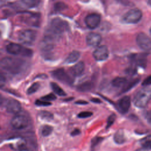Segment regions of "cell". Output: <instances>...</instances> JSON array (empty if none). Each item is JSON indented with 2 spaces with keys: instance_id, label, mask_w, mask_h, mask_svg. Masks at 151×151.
I'll list each match as a JSON object with an SVG mask.
<instances>
[{
  "instance_id": "obj_36",
  "label": "cell",
  "mask_w": 151,
  "mask_h": 151,
  "mask_svg": "<svg viewBox=\"0 0 151 151\" xmlns=\"http://www.w3.org/2000/svg\"><path fill=\"white\" fill-rule=\"evenodd\" d=\"M151 85V75L147 77L142 83V86H147Z\"/></svg>"
},
{
  "instance_id": "obj_33",
  "label": "cell",
  "mask_w": 151,
  "mask_h": 151,
  "mask_svg": "<svg viewBox=\"0 0 151 151\" xmlns=\"http://www.w3.org/2000/svg\"><path fill=\"white\" fill-rule=\"evenodd\" d=\"M42 100H45V101H52V100H54L56 99V96L52 94V93H50L47 95H45L43 97H42Z\"/></svg>"
},
{
  "instance_id": "obj_38",
  "label": "cell",
  "mask_w": 151,
  "mask_h": 151,
  "mask_svg": "<svg viewBox=\"0 0 151 151\" xmlns=\"http://www.w3.org/2000/svg\"><path fill=\"white\" fill-rule=\"evenodd\" d=\"M80 133V131L78 129H74V130H73L71 133V135L73 136H77L78 134H79Z\"/></svg>"
},
{
  "instance_id": "obj_18",
  "label": "cell",
  "mask_w": 151,
  "mask_h": 151,
  "mask_svg": "<svg viewBox=\"0 0 151 151\" xmlns=\"http://www.w3.org/2000/svg\"><path fill=\"white\" fill-rule=\"evenodd\" d=\"M114 141L116 143L120 145L123 144L126 142V136L124 135V133L122 130H117L113 137Z\"/></svg>"
},
{
  "instance_id": "obj_25",
  "label": "cell",
  "mask_w": 151,
  "mask_h": 151,
  "mask_svg": "<svg viewBox=\"0 0 151 151\" xmlns=\"http://www.w3.org/2000/svg\"><path fill=\"white\" fill-rule=\"evenodd\" d=\"M38 0H21L22 4L28 8L36 6L38 4Z\"/></svg>"
},
{
  "instance_id": "obj_3",
  "label": "cell",
  "mask_w": 151,
  "mask_h": 151,
  "mask_svg": "<svg viewBox=\"0 0 151 151\" xmlns=\"http://www.w3.org/2000/svg\"><path fill=\"white\" fill-rule=\"evenodd\" d=\"M151 99V89L143 88L138 91L133 99L134 106L138 108L145 107Z\"/></svg>"
},
{
  "instance_id": "obj_11",
  "label": "cell",
  "mask_w": 151,
  "mask_h": 151,
  "mask_svg": "<svg viewBox=\"0 0 151 151\" xmlns=\"http://www.w3.org/2000/svg\"><path fill=\"white\" fill-rule=\"evenodd\" d=\"M55 40V38L51 36L45 35L40 44V48L41 50L45 53L49 52L54 48Z\"/></svg>"
},
{
  "instance_id": "obj_26",
  "label": "cell",
  "mask_w": 151,
  "mask_h": 151,
  "mask_svg": "<svg viewBox=\"0 0 151 151\" xmlns=\"http://www.w3.org/2000/svg\"><path fill=\"white\" fill-rule=\"evenodd\" d=\"M53 127L50 125H44L41 128V134L43 136H49L52 132Z\"/></svg>"
},
{
  "instance_id": "obj_27",
  "label": "cell",
  "mask_w": 151,
  "mask_h": 151,
  "mask_svg": "<svg viewBox=\"0 0 151 151\" xmlns=\"http://www.w3.org/2000/svg\"><path fill=\"white\" fill-rule=\"evenodd\" d=\"M140 143L142 147H144L148 150L151 149V137H146V138L143 139L141 140Z\"/></svg>"
},
{
  "instance_id": "obj_10",
  "label": "cell",
  "mask_w": 151,
  "mask_h": 151,
  "mask_svg": "<svg viewBox=\"0 0 151 151\" xmlns=\"http://www.w3.org/2000/svg\"><path fill=\"white\" fill-rule=\"evenodd\" d=\"M51 74L54 78L64 83L67 84H71L73 83V79L63 68H58L53 71Z\"/></svg>"
},
{
  "instance_id": "obj_16",
  "label": "cell",
  "mask_w": 151,
  "mask_h": 151,
  "mask_svg": "<svg viewBox=\"0 0 151 151\" xmlns=\"http://www.w3.org/2000/svg\"><path fill=\"white\" fill-rule=\"evenodd\" d=\"M131 104V100L129 96H126L121 98L118 101L117 106L119 110L122 113H127Z\"/></svg>"
},
{
  "instance_id": "obj_35",
  "label": "cell",
  "mask_w": 151,
  "mask_h": 151,
  "mask_svg": "<svg viewBox=\"0 0 151 151\" xmlns=\"http://www.w3.org/2000/svg\"><path fill=\"white\" fill-rule=\"evenodd\" d=\"M144 116L148 123H149L151 125V110L146 111L145 113Z\"/></svg>"
},
{
  "instance_id": "obj_17",
  "label": "cell",
  "mask_w": 151,
  "mask_h": 151,
  "mask_svg": "<svg viewBox=\"0 0 151 151\" xmlns=\"http://www.w3.org/2000/svg\"><path fill=\"white\" fill-rule=\"evenodd\" d=\"M84 63L83 61H80L70 68V72L75 77L80 76L83 74L84 70Z\"/></svg>"
},
{
  "instance_id": "obj_20",
  "label": "cell",
  "mask_w": 151,
  "mask_h": 151,
  "mask_svg": "<svg viewBox=\"0 0 151 151\" xmlns=\"http://www.w3.org/2000/svg\"><path fill=\"white\" fill-rule=\"evenodd\" d=\"M93 84L90 81H86L79 84L77 86V89L78 91L81 92H87L91 90L93 88Z\"/></svg>"
},
{
  "instance_id": "obj_6",
  "label": "cell",
  "mask_w": 151,
  "mask_h": 151,
  "mask_svg": "<svg viewBox=\"0 0 151 151\" xmlns=\"http://www.w3.org/2000/svg\"><path fill=\"white\" fill-rule=\"evenodd\" d=\"M37 32L32 29H25L21 31L18 35V40L24 45H31L35 41Z\"/></svg>"
},
{
  "instance_id": "obj_23",
  "label": "cell",
  "mask_w": 151,
  "mask_h": 151,
  "mask_svg": "<svg viewBox=\"0 0 151 151\" xmlns=\"http://www.w3.org/2000/svg\"><path fill=\"white\" fill-rule=\"evenodd\" d=\"M139 81V79H134L133 80L129 82H127L125 84V85L123 87L122 92V93H125L130 90L131 88H132L133 87H134Z\"/></svg>"
},
{
  "instance_id": "obj_45",
  "label": "cell",
  "mask_w": 151,
  "mask_h": 151,
  "mask_svg": "<svg viewBox=\"0 0 151 151\" xmlns=\"http://www.w3.org/2000/svg\"><path fill=\"white\" fill-rule=\"evenodd\" d=\"M149 33H150V35H151V27H150V29H149Z\"/></svg>"
},
{
  "instance_id": "obj_43",
  "label": "cell",
  "mask_w": 151,
  "mask_h": 151,
  "mask_svg": "<svg viewBox=\"0 0 151 151\" xmlns=\"http://www.w3.org/2000/svg\"><path fill=\"white\" fill-rule=\"evenodd\" d=\"M148 4L149 5L151 6V0H148Z\"/></svg>"
},
{
  "instance_id": "obj_24",
  "label": "cell",
  "mask_w": 151,
  "mask_h": 151,
  "mask_svg": "<svg viewBox=\"0 0 151 151\" xmlns=\"http://www.w3.org/2000/svg\"><path fill=\"white\" fill-rule=\"evenodd\" d=\"M104 139L102 137H95L91 141V150L92 151L96 150V149L100 146L103 140Z\"/></svg>"
},
{
  "instance_id": "obj_32",
  "label": "cell",
  "mask_w": 151,
  "mask_h": 151,
  "mask_svg": "<svg viewBox=\"0 0 151 151\" xmlns=\"http://www.w3.org/2000/svg\"><path fill=\"white\" fill-rule=\"evenodd\" d=\"M35 104L38 106H48L51 104V103L50 101H45L43 100H37L35 101Z\"/></svg>"
},
{
  "instance_id": "obj_34",
  "label": "cell",
  "mask_w": 151,
  "mask_h": 151,
  "mask_svg": "<svg viewBox=\"0 0 151 151\" xmlns=\"http://www.w3.org/2000/svg\"><path fill=\"white\" fill-rule=\"evenodd\" d=\"M92 114L93 113L90 111H82L78 113L77 116L79 118H87V117H90Z\"/></svg>"
},
{
  "instance_id": "obj_40",
  "label": "cell",
  "mask_w": 151,
  "mask_h": 151,
  "mask_svg": "<svg viewBox=\"0 0 151 151\" xmlns=\"http://www.w3.org/2000/svg\"><path fill=\"white\" fill-rule=\"evenodd\" d=\"M91 101L93 103H101V100L99 99H97V98H94V99H91Z\"/></svg>"
},
{
  "instance_id": "obj_30",
  "label": "cell",
  "mask_w": 151,
  "mask_h": 151,
  "mask_svg": "<svg viewBox=\"0 0 151 151\" xmlns=\"http://www.w3.org/2000/svg\"><path fill=\"white\" fill-rule=\"evenodd\" d=\"M67 8L66 4L63 2H58L54 4V9L55 11H61Z\"/></svg>"
},
{
  "instance_id": "obj_22",
  "label": "cell",
  "mask_w": 151,
  "mask_h": 151,
  "mask_svg": "<svg viewBox=\"0 0 151 151\" xmlns=\"http://www.w3.org/2000/svg\"><path fill=\"white\" fill-rule=\"evenodd\" d=\"M51 87L54 91V92L60 96H66L65 92L55 83H51Z\"/></svg>"
},
{
  "instance_id": "obj_2",
  "label": "cell",
  "mask_w": 151,
  "mask_h": 151,
  "mask_svg": "<svg viewBox=\"0 0 151 151\" xmlns=\"http://www.w3.org/2000/svg\"><path fill=\"white\" fill-rule=\"evenodd\" d=\"M67 27V23L65 21L59 18H55L51 20L45 35L56 39L66 29Z\"/></svg>"
},
{
  "instance_id": "obj_28",
  "label": "cell",
  "mask_w": 151,
  "mask_h": 151,
  "mask_svg": "<svg viewBox=\"0 0 151 151\" xmlns=\"http://www.w3.org/2000/svg\"><path fill=\"white\" fill-rule=\"evenodd\" d=\"M39 116L42 119L45 120L49 121L53 119L52 114L50 112H48L47 111H42L40 112Z\"/></svg>"
},
{
  "instance_id": "obj_1",
  "label": "cell",
  "mask_w": 151,
  "mask_h": 151,
  "mask_svg": "<svg viewBox=\"0 0 151 151\" xmlns=\"http://www.w3.org/2000/svg\"><path fill=\"white\" fill-rule=\"evenodd\" d=\"M27 63L18 58L6 57L3 58L1 61V67L5 72L16 75L21 73L25 68Z\"/></svg>"
},
{
  "instance_id": "obj_4",
  "label": "cell",
  "mask_w": 151,
  "mask_h": 151,
  "mask_svg": "<svg viewBox=\"0 0 151 151\" xmlns=\"http://www.w3.org/2000/svg\"><path fill=\"white\" fill-rule=\"evenodd\" d=\"M6 51L12 55H22L25 57H30L32 54L31 50L14 42L8 44L6 46Z\"/></svg>"
},
{
  "instance_id": "obj_7",
  "label": "cell",
  "mask_w": 151,
  "mask_h": 151,
  "mask_svg": "<svg viewBox=\"0 0 151 151\" xmlns=\"http://www.w3.org/2000/svg\"><path fill=\"white\" fill-rule=\"evenodd\" d=\"M11 126L16 130H21L26 128L28 125V120L24 115L16 114L11 120Z\"/></svg>"
},
{
  "instance_id": "obj_29",
  "label": "cell",
  "mask_w": 151,
  "mask_h": 151,
  "mask_svg": "<svg viewBox=\"0 0 151 151\" xmlns=\"http://www.w3.org/2000/svg\"><path fill=\"white\" fill-rule=\"evenodd\" d=\"M40 87V84L38 83H33L27 90V94H31L35 93Z\"/></svg>"
},
{
  "instance_id": "obj_19",
  "label": "cell",
  "mask_w": 151,
  "mask_h": 151,
  "mask_svg": "<svg viewBox=\"0 0 151 151\" xmlns=\"http://www.w3.org/2000/svg\"><path fill=\"white\" fill-rule=\"evenodd\" d=\"M80 56V54L77 51H72L66 58L65 63L67 64H71L76 62Z\"/></svg>"
},
{
  "instance_id": "obj_31",
  "label": "cell",
  "mask_w": 151,
  "mask_h": 151,
  "mask_svg": "<svg viewBox=\"0 0 151 151\" xmlns=\"http://www.w3.org/2000/svg\"><path fill=\"white\" fill-rule=\"evenodd\" d=\"M116 118V116L115 114H111L110 115L107 119V125H106V129L109 128L114 122Z\"/></svg>"
},
{
  "instance_id": "obj_39",
  "label": "cell",
  "mask_w": 151,
  "mask_h": 151,
  "mask_svg": "<svg viewBox=\"0 0 151 151\" xmlns=\"http://www.w3.org/2000/svg\"><path fill=\"white\" fill-rule=\"evenodd\" d=\"M88 103L84 100H78L76 102V104H87Z\"/></svg>"
},
{
  "instance_id": "obj_9",
  "label": "cell",
  "mask_w": 151,
  "mask_h": 151,
  "mask_svg": "<svg viewBox=\"0 0 151 151\" xmlns=\"http://www.w3.org/2000/svg\"><path fill=\"white\" fill-rule=\"evenodd\" d=\"M84 21L86 26L88 28L93 29L99 25L101 21V17L98 14L92 13L87 15Z\"/></svg>"
},
{
  "instance_id": "obj_12",
  "label": "cell",
  "mask_w": 151,
  "mask_h": 151,
  "mask_svg": "<svg viewBox=\"0 0 151 151\" xmlns=\"http://www.w3.org/2000/svg\"><path fill=\"white\" fill-rule=\"evenodd\" d=\"M5 108L8 113L18 114V113H19L21 110V105L18 100L11 99L6 101Z\"/></svg>"
},
{
  "instance_id": "obj_21",
  "label": "cell",
  "mask_w": 151,
  "mask_h": 151,
  "mask_svg": "<svg viewBox=\"0 0 151 151\" xmlns=\"http://www.w3.org/2000/svg\"><path fill=\"white\" fill-rule=\"evenodd\" d=\"M126 83H127V80L126 78L119 77L114 78L112 80L111 84L113 87H123Z\"/></svg>"
},
{
  "instance_id": "obj_42",
  "label": "cell",
  "mask_w": 151,
  "mask_h": 151,
  "mask_svg": "<svg viewBox=\"0 0 151 151\" xmlns=\"http://www.w3.org/2000/svg\"><path fill=\"white\" fill-rule=\"evenodd\" d=\"M19 151H33V150H31V149H29V148L25 147V148H24V149H21V150H19Z\"/></svg>"
},
{
  "instance_id": "obj_15",
  "label": "cell",
  "mask_w": 151,
  "mask_h": 151,
  "mask_svg": "<svg viewBox=\"0 0 151 151\" xmlns=\"http://www.w3.org/2000/svg\"><path fill=\"white\" fill-rule=\"evenodd\" d=\"M101 41V35L96 32H90L86 37V42L88 46L96 47Z\"/></svg>"
},
{
  "instance_id": "obj_37",
  "label": "cell",
  "mask_w": 151,
  "mask_h": 151,
  "mask_svg": "<svg viewBox=\"0 0 151 151\" xmlns=\"http://www.w3.org/2000/svg\"><path fill=\"white\" fill-rule=\"evenodd\" d=\"M5 83V76L1 73V78H0V84H1V87H2L3 86Z\"/></svg>"
},
{
  "instance_id": "obj_5",
  "label": "cell",
  "mask_w": 151,
  "mask_h": 151,
  "mask_svg": "<svg viewBox=\"0 0 151 151\" xmlns=\"http://www.w3.org/2000/svg\"><path fill=\"white\" fill-rule=\"evenodd\" d=\"M142 17V11L137 8H133L128 11L122 16V21L126 24H136L140 21Z\"/></svg>"
},
{
  "instance_id": "obj_44",
  "label": "cell",
  "mask_w": 151,
  "mask_h": 151,
  "mask_svg": "<svg viewBox=\"0 0 151 151\" xmlns=\"http://www.w3.org/2000/svg\"><path fill=\"white\" fill-rule=\"evenodd\" d=\"M118 1H121V2H125V1H126L127 0H118Z\"/></svg>"
},
{
  "instance_id": "obj_41",
  "label": "cell",
  "mask_w": 151,
  "mask_h": 151,
  "mask_svg": "<svg viewBox=\"0 0 151 151\" xmlns=\"http://www.w3.org/2000/svg\"><path fill=\"white\" fill-rule=\"evenodd\" d=\"M134 151H148V150L145 149L144 147H142V148L137 149H136V150H134Z\"/></svg>"
},
{
  "instance_id": "obj_8",
  "label": "cell",
  "mask_w": 151,
  "mask_h": 151,
  "mask_svg": "<svg viewBox=\"0 0 151 151\" xmlns=\"http://www.w3.org/2000/svg\"><path fill=\"white\" fill-rule=\"evenodd\" d=\"M136 43L143 50L149 51L151 50V39L145 33L140 32L136 37Z\"/></svg>"
},
{
  "instance_id": "obj_13",
  "label": "cell",
  "mask_w": 151,
  "mask_h": 151,
  "mask_svg": "<svg viewBox=\"0 0 151 151\" xmlns=\"http://www.w3.org/2000/svg\"><path fill=\"white\" fill-rule=\"evenodd\" d=\"M109 55L107 47L106 45H100L93 52V57L96 60L101 61L106 60Z\"/></svg>"
},
{
  "instance_id": "obj_14",
  "label": "cell",
  "mask_w": 151,
  "mask_h": 151,
  "mask_svg": "<svg viewBox=\"0 0 151 151\" xmlns=\"http://www.w3.org/2000/svg\"><path fill=\"white\" fill-rule=\"evenodd\" d=\"M11 147L15 150H21V149L27 147V141L26 140L21 137L14 138L10 140L9 144Z\"/></svg>"
}]
</instances>
